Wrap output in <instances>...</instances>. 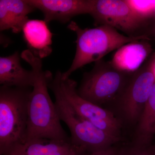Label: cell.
<instances>
[{
    "instance_id": "1",
    "label": "cell",
    "mask_w": 155,
    "mask_h": 155,
    "mask_svg": "<svg viewBox=\"0 0 155 155\" xmlns=\"http://www.w3.org/2000/svg\"><path fill=\"white\" fill-rule=\"evenodd\" d=\"M21 57L30 65L34 75L32 91L28 103L25 141L35 139L71 141L62 127L54 103L49 94L48 84L53 78L52 74L44 70L41 59L29 50L22 51Z\"/></svg>"
},
{
    "instance_id": "2",
    "label": "cell",
    "mask_w": 155,
    "mask_h": 155,
    "mask_svg": "<svg viewBox=\"0 0 155 155\" xmlns=\"http://www.w3.org/2000/svg\"><path fill=\"white\" fill-rule=\"evenodd\" d=\"M67 28L76 34V50L70 68L62 73L64 79L69 78L73 72L87 64L102 60L109 53L124 45L138 41L150 40L146 35L125 36L107 25L82 28L75 21H71Z\"/></svg>"
},
{
    "instance_id": "3",
    "label": "cell",
    "mask_w": 155,
    "mask_h": 155,
    "mask_svg": "<svg viewBox=\"0 0 155 155\" xmlns=\"http://www.w3.org/2000/svg\"><path fill=\"white\" fill-rule=\"evenodd\" d=\"M32 87H0V155L24 143Z\"/></svg>"
},
{
    "instance_id": "4",
    "label": "cell",
    "mask_w": 155,
    "mask_h": 155,
    "mask_svg": "<svg viewBox=\"0 0 155 155\" xmlns=\"http://www.w3.org/2000/svg\"><path fill=\"white\" fill-rule=\"evenodd\" d=\"M49 88L55 97V105L61 121L65 122L71 133V143L91 153L113 146L120 138L105 133L81 117L65 99L54 77L50 81Z\"/></svg>"
},
{
    "instance_id": "5",
    "label": "cell",
    "mask_w": 155,
    "mask_h": 155,
    "mask_svg": "<svg viewBox=\"0 0 155 155\" xmlns=\"http://www.w3.org/2000/svg\"><path fill=\"white\" fill-rule=\"evenodd\" d=\"M133 73L120 71L102 60L84 74L78 94L82 98L100 106L117 100Z\"/></svg>"
},
{
    "instance_id": "6",
    "label": "cell",
    "mask_w": 155,
    "mask_h": 155,
    "mask_svg": "<svg viewBox=\"0 0 155 155\" xmlns=\"http://www.w3.org/2000/svg\"><path fill=\"white\" fill-rule=\"evenodd\" d=\"M57 71L54 78L65 99L76 112L100 130L120 138L121 121L108 110L82 98L77 91V83L71 78L64 79Z\"/></svg>"
},
{
    "instance_id": "7",
    "label": "cell",
    "mask_w": 155,
    "mask_h": 155,
    "mask_svg": "<svg viewBox=\"0 0 155 155\" xmlns=\"http://www.w3.org/2000/svg\"><path fill=\"white\" fill-rule=\"evenodd\" d=\"M90 15L96 25H109L129 36H137L148 20L125 0H94Z\"/></svg>"
},
{
    "instance_id": "8",
    "label": "cell",
    "mask_w": 155,
    "mask_h": 155,
    "mask_svg": "<svg viewBox=\"0 0 155 155\" xmlns=\"http://www.w3.org/2000/svg\"><path fill=\"white\" fill-rule=\"evenodd\" d=\"M155 83L151 62L140 67L131 75L117 99L121 114L126 122L137 124Z\"/></svg>"
},
{
    "instance_id": "9",
    "label": "cell",
    "mask_w": 155,
    "mask_h": 155,
    "mask_svg": "<svg viewBox=\"0 0 155 155\" xmlns=\"http://www.w3.org/2000/svg\"><path fill=\"white\" fill-rule=\"evenodd\" d=\"M35 9L41 11L47 23L56 20L69 22L73 17L91 13L94 0H27Z\"/></svg>"
},
{
    "instance_id": "10",
    "label": "cell",
    "mask_w": 155,
    "mask_h": 155,
    "mask_svg": "<svg viewBox=\"0 0 155 155\" xmlns=\"http://www.w3.org/2000/svg\"><path fill=\"white\" fill-rule=\"evenodd\" d=\"M22 31L28 50L35 55L41 59L51 53L53 34L44 20L28 19Z\"/></svg>"
},
{
    "instance_id": "11",
    "label": "cell",
    "mask_w": 155,
    "mask_h": 155,
    "mask_svg": "<svg viewBox=\"0 0 155 155\" xmlns=\"http://www.w3.org/2000/svg\"><path fill=\"white\" fill-rule=\"evenodd\" d=\"M144 41L132 42L117 49L110 61L113 66L127 73L138 70L151 50L150 46Z\"/></svg>"
},
{
    "instance_id": "12",
    "label": "cell",
    "mask_w": 155,
    "mask_h": 155,
    "mask_svg": "<svg viewBox=\"0 0 155 155\" xmlns=\"http://www.w3.org/2000/svg\"><path fill=\"white\" fill-rule=\"evenodd\" d=\"M34 75L31 70L21 66L19 53L0 58V84L10 87H30L33 86Z\"/></svg>"
},
{
    "instance_id": "13",
    "label": "cell",
    "mask_w": 155,
    "mask_h": 155,
    "mask_svg": "<svg viewBox=\"0 0 155 155\" xmlns=\"http://www.w3.org/2000/svg\"><path fill=\"white\" fill-rule=\"evenodd\" d=\"M35 10L27 0H1V31L11 29L14 33L21 32L28 15Z\"/></svg>"
},
{
    "instance_id": "14",
    "label": "cell",
    "mask_w": 155,
    "mask_h": 155,
    "mask_svg": "<svg viewBox=\"0 0 155 155\" xmlns=\"http://www.w3.org/2000/svg\"><path fill=\"white\" fill-rule=\"evenodd\" d=\"M75 146L71 141L35 139L27 140L2 155H67Z\"/></svg>"
},
{
    "instance_id": "15",
    "label": "cell",
    "mask_w": 155,
    "mask_h": 155,
    "mask_svg": "<svg viewBox=\"0 0 155 155\" xmlns=\"http://www.w3.org/2000/svg\"><path fill=\"white\" fill-rule=\"evenodd\" d=\"M155 134V83L137 123L132 144L139 147L152 145Z\"/></svg>"
},
{
    "instance_id": "16",
    "label": "cell",
    "mask_w": 155,
    "mask_h": 155,
    "mask_svg": "<svg viewBox=\"0 0 155 155\" xmlns=\"http://www.w3.org/2000/svg\"><path fill=\"white\" fill-rule=\"evenodd\" d=\"M153 144L139 147L133 144L117 149V155H153Z\"/></svg>"
},
{
    "instance_id": "17",
    "label": "cell",
    "mask_w": 155,
    "mask_h": 155,
    "mask_svg": "<svg viewBox=\"0 0 155 155\" xmlns=\"http://www.w3.org/2000/svg\"><path fill=\"white\" fill-rule=\"evenodd\" d=\"M118 148L113 146L104 149L91 153H86L83 155H117Z\"/></svg>"
},
{
    "instance_id": "18",
    "label": "cell",
    "mask_w": 155,
    "mask_h": 155,
    "mask_svg": "<svg viewBox=\"0 0 155 155\" xmlns=\"http://www.w3.org/2000/svg\"><path fill=\"white\" fill-rule=\"evenodd\" d=\"M86 153V151L82 148L75 146L72 151L67 155H83Z\"/></svg>"
},
{
    "instance_id": "19",
    "label": "cell",
    "mask_w": 155,
    "mask_h": 155,
    "mask_svg": "<svg viewBox=\"0 0 155 155\" xmlns=\"http://www.w3.org/2000/svg\"><path fill=\"white\" fill-rule=\"evenodd\" d=\"M151 33V34H152L153 36H154V37L155 38V26L153 28L152 30Z\"/></svg>"
},
{
    "instance_id": "20",
    "label": "cell",
    "mask_w": 155,
    "mask_h": 155,
    "mask_svg": "<svg viewBox=\"0 0 155 155\" xmlns=\"http://www.w3.org/2000/svg\"><path fill=\"white\" fill-rule=\"evenodd\" d=\"M153 155H155V143L154 144H153Z\"/></svg>"
},
{
    "instance_id": "21",
    "label": "cell",
    "mask_w": 155,
    "mask_h": 155,
    "mask_svg": "<svg viewBox=\"0 0 155 155\" xmlns=\"http://www.w3.org/2000/svg\"><path fill=\"white\" fill-rule=\"evenodd\" d=\"M153 60H154V61H155V58H154V59Z\"/></svg>"
}]
</instances>
